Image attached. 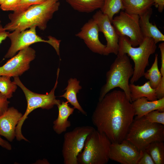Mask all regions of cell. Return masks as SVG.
I'll list each match as a JSON object with an SVG mask.
<instances>
[{
    "label": "cell",
    "mask_w": 164,
    "mask_h": 164,
    "mask_svg": "<svg viewBox=\"0 0 164 164\" xmlns=\"http://www.w3.org/2000/svg\"><path fill=\"white\" fill-rule=\"evenodd\" d=\"M132 103L123 91L114 90L97 103L91 116L97 130L105 134L111 143L125 139L133 120Z\"/></svg>",
    "instance_id": "6da1fadb"
},
{
    "label": "cell",
    "mask_w": 164,
    "mask_h": 164,
    "mask_svg": "<svg viewBox=\"0 0 164 164\" xmlns=\"http://www.w3.org/2000/svg\"><path fill=\"white\" fill-rule=\"evenodd\" d=\"M60 5L59 0H48L32 5L21 11L13 12L9 14L10 21L4 28L8 31H21L33 26L44 30Z\"/></svg>",
    "instance_id": "7a4b0ae2"
},
{
    "label": "cell",
    "mask_w": 164,
    "mask_h": 164,
    "mask_svg": "<svg viewBox=\"0 0 164 164\" xmlns=\"http://www.w3.org/2000/svg\"><path fill=\"white\" fill-rule=\"evenodd\" d=\"M119 49L117 54H126L130 57L134 63L133 74L130 80L134 84L144 76L146 67L149 65V58L154 53L156 44L150 37H144L138 47L132 46L126 36H119Z\"/></svg>",
    "instance_id": "3957f363"
},
{
    "label": "cell",
    "mask_w": 164,
    "mask_h": 164,
    "mask_svg": "<svg viewBox=\"0 0 164 164\" xmlns=\"http://www.w3.org/2000/svg\"><path fill=\"white\" fill-rule=\"evenodd\" d=\"M117 56L106 73V83L101 88L98 100H101L111 90L119 87L123 91L128 100L132 103L129 81L133 74L134 68L127 54Z\"/></svg>",
    "instance_id": "277c9868"
},
{
    "label": "cell",
    "mask_w": 164,
    "mask_h": 164,
    "mask_svg": "<svg viewBox=\"0 0 164 164\" xmlns=\"http://www.w3.org/2000/svg\"><path fill=\"white\" fill-rule=\"evenodd\" d=\"M164 125L152 123L144 116L135 118L125 139L139 150L144 149L150 143L164 141Z\"/></svg>",
    "instance_id": "5b68a950"
},
{
    "label": "cell",
    "mask_w": 164,
    "mask_h": 164,
    "mask_svg": "<svg viewBox=\"0 0 164 164\" xmlns=\"http://www.w3.org/2000/svg\"><path fill=\"white\" fill-rule=\"evenodd\" d=\"M60 71L59 68L57 70L56 79L53 87L49 93L45 94H37L31 91L24 85L19 77H14V82L23 91L27 102L26 110L16 127L15 134L17 139L21 140L24 138L22 133V127L25 121L31 112L39 108L49 110L55 105H57L61 103L60 100L56 99L55 95V91L58 84Z\"/></svg>",
    "instance_id": "8992f818"
},
{
    "label": "cell",
    "mask_w": 164,
    "mask_h": 164,
    "mask_svg": "<svg viewBox=\"0 0 164 164\" xmlns=\"http://www.w3.org/2000/svg\"><path fill=\"white\" fill-rule=\"evenodd\" d=\"M111 144L105 134L95 129L87 136L84 149L77 156L78 164L107 163Z\"/></svg>",
    "instance_id": "52a82bcc"
},
{
    "label": "cell",
    "mask_w": 164,
    "mask_h": 164,
    "mask_svg": "<svg viewBox=\"0 0 164 164\" xmlns=\"http://www.w3.org/2000/svg\"><path fill=\"white\" fill-rule=\"evenodd\" d=\"M36 27H31L28 29L20 31L15 30L9 33L8 37L11 41L10 46L5 55V58H11L20 50L29 47L30 45L38 42L48 43L55 50L60 56V45L61 40L51 36L48 37V40H45L37 34Z\"/></svg>",
    "instance_id": "ba28073f"
},
{
    "label": "cell",
    "mask_w": 164,
    "mask_h": 164,
    "mask_svg": "<svg viewBox=\"0 0 164 164\" xmlns=\"http://www.w3.org/2000/svg\"><path fill=\"white\" fill-rule=\"evenodd\" d=\"M95 129L89 126L77 127L65 133L62 154L64 164H78L77 156L83 149L88 135Z\"/></svg>",
    "instance_id": "9c48e42d"
},
{
    "label": "cell",
    "mask_w": 164,
    "mask_h": 164,
    "mask_svg": "<svg viewBox=\"0 0 164 164\" xmlns=\"http://www.w3.org/2000/svg\"><path fill=\"white\" fill-rule=\"evenodd\" d=\"M139 16L121 11L113 18L111 23L119 36H126L132 46L136 47L142 42L144 37L139 24Z\"/></svg>",
    "instance_id": "30bf717a"
},
{
    "label": "cell",
    "mask_w": 164,
    "mask_h": 164,
    "mask_svg": "<svg viewBox=\"0 0 164 164\" xmlns=\"http://www.w3.org/2000/svg\"><path fill=\"white\" fill-rule=\"evenodd\" d=\"M36 51L29 46L23 49L0 67V76L19 77L28 70L30 63L36 57Z\"/></svg>",
    "instance_id": "8fae6325"
},
{
    "label": "cell",
    "mask_w": 164,
    "mask_h": 164,
    "mask_svg": "<svg viewBox=\"0 0 164 164\" xmlns=\"http://www.w3.org/2000/svg\"><path fill=\"white\" fill-rule=\"evenodd\" d=\"M92 19L96 22L99 32L103 33L106 40L105 55L110 53L117 55L119 49V36L108 16L99 10L94 14Z\"/></svg>",
    "instance_id": "7c38bea8"
},
{
    "label": "cell",
    "mask_w": 164,
    "mask_h": 164,
    "mask_svg": "<svg viewBox=\"0 0 164 164\" xmlns=\"http://www.w3.org/2000/svg\"><path fill=\"white\" fill-rule=\"evenodd\" d=\"M141 152L134 145L125 139L120 143H111L109 159L121 164H137Z\"/></svg>",
    "instance_id": "4fadbf2b"
},
{
    "label": "cell",
    "mask_w": 164,
    "mask_h": 164,
    "mask_svg": "<svg viewBox=\"0 0 164 164\" xmlns=\"http://www.w3.org/2000/svg\"><path fill=\"white\" fill-rule=\"evenodd\" d=\"M99 29L96 22L92 18L85 24L76 36L82 39L92 52L105 55L106 45L99 38Z\"/></svg>",
    "instance_id": "5bb4252c"
},
{
    "label": "cell",
    "mask_w": 164,
    "mask_h": 164,
    "mask_svg": "<svg viewBox=\"0 0 164 164\" xmlns=\"http://www.w3.org/2000/svg\"><path fill=\"white\" fill-rule=\"evenodd\" d=\"M22 115L13 107L8 108L0 116V135L12 142L15 137L16 126Z\"/></svg>",
    "instance_id": "9a60e30c"
},
{
    "label": "cell",
    "mask_w": 164,
    "mask_h": 164,
    "mask_svg": "<svg viewBox=\"0 0 164 164\" xmlns=\"http://www.w3.org/2000/svg\"><path fill=\"white\" fill-rule=\"evenodd\" d=\"M135 116L137 118L144 116L152 111L158 110L164 111V97L155 100L150 101L145 97H142L132 103Z\"/></svg>",
    "instance_id": "2e32d148"
},
{
    "label": "cell",
    "mask_w": 164,
    "mask_h": 164,
    "mask_svg": "<svg viewBox=\"0 0 164 164\" xmlns=\"http://www.w3.org/2000/svg\"><path fill=\"white\" fill-rule=\"evenodd\" d=\"M152 13V10L150 8L145 12L139 15V24L144 37L153 38L156 44L164 41V35L159 30L155 24L150 22L149 19Z\"/></svg>",
    "instance_id": "e0dca14e"
},
{
    "label": "cell",
    "mask_w": 164,
    "mask_h": 164,
    "mask_svg": "<svg viewBox=\"0 0 164 164\" xmlns=\"http://www.w3.org/2000/svg\"><path fill=\"white\" fill-rule=\"evenodd\" d=\"M68 103L67 101H63L57 105L58 109V114L57 118L53 122V128L58 135L66 132L67 128L71 126L70 122L68 120V118L73 114L75 108L69 106Z\"/></svg>",
    "instance_id": "ac0fdd59"
},
{
    "label": "cell",
    "mask_w": 164,
    "mask_h": 164,
    "mask_svg": "<svg viewBox=\"0 0 164 164\" xmlns=\"http://www.w3.org/2000/svg\"><path fill=\"white\" fill-rule=\"evenodd\" d=\"M80 83V81L76 78H70L67 82V85L64 90L66 91L60 97L65 98L75 109H77L82 114L86 116L87 112L80 106L77 98V93L82 88Z\"/></svg>",
    "instance_id": "d6986e66"
},
{
    "label": "cell",
    "mask_w": 164,
    "mask_h": 164,
    "mask_svg": "<svg viewBox=\"0 0 164 164\" xmlns=\"http://www.w3.org/2000/svg\"><path fill=\"white\" fill-rule=\"evenodd\" d=\"M129 88L132 102L142 97H145L150 101L157 99L155 89L151 86L149 81L141 86L130 83L129 84Z\"/></svg>",
    "instance_id": "ffe728a7"
},
{
    "label": "cell",
    "mask_w": 164,
    "mask_h": 164,
    "mask_svg": "<svg viewBox=\"0 0 164 164\" xmlns=\"http://www.w3.org/2000/svg\"><path fill=\"white\" fill-rule=\"evenodd\" d=\"M123 10L127 13L139 16L154 5L153 0H122Z\"/></svg>",
    "instance_id": "44dd1931"
},
{
    "label": "cell",
    "mask_w": 164,
    "mask_h": 164,
    "mask_svg": "<svg viewBox=\"0 0 164 164\" xmlns=\"http://www.w3.org/2000/svg\"><path fill=\"white\" fill-rule=\"evenodd\" d=\"M74 10L89 13L102 7L104 0H65Z\"/></svg>",
    "instance_id": "7402d4cb"
},
{
    "label": "cell",
    "mask_w": 164,
    "mask_h": 164,
    "mask_svg": "<svg viewBox=\"0 0 164 164\" xmlns=\"http://www.w3.org/2000/svg\"><path fill=\"white\" fill-rule=\"evenodd\" d=\"M150 155L155 164H164V142L155 141L149 144L144 149Z\"/></svg>",
    "instance_id": "603a6c76"
},
{
    "label": "cell",
    "mask_w": 164,
    "mask_h": 164,
    "mask_svg": "<svg viewBox=\"0 0 164 164\" xmlns=\"http://www.w3.org/2000/svg\"><path fill=\"white\" fill-rule=\"evenodd\" d=\"M149 81L151 86L155 89L159 85L162 76L158 65V55H155V59L151 67L145 72L144 76Z\"/></svg>",
    "instance_id": "cb8c5ba5"
},
{
    "label": "cell",
    "mask_w": 164,
    "mask_h": 164,
    "mask_svg": "<svg viewBox=\"0 0 164 164\" xmlns=\"http://www.w3.org/2000/svg\"><path fill=\"white\" fill-rule=\"evenodd\" d=\"M121 10H123L122 0H104L100 10L108 16L111 22L114 15Z\"/></svg>",
    "instance_id": "d4e9b609"
},
{
    "label": "cell",
    "mask_w": 164,
    "mask_h": 164,
    "mask_svg": "<svg viewBox=\"0 0 164 164\" xmlns=\"http://www.w3.org/2000/svg\"><path fill=\"white\" fill-rule=\"evenodd\" d=\"M11 77L0 76V92L8 99L12 96L13 92L16 91L17 85L10 80Z\"/></svg>",
    "instance_id": "484cf974"
},
{
    "label": "cell",
    "mask_w": 164,
    "mask_h": 164,
    "mask_svg": "<svg viewBox=\"0 0 164 164\" xmlns=\"http://www.w3.org/2000/svg\"><path fill=\"white\" fill-rule=\"evenodd\" d=\"M149 121L164 125V111L158 110L152 111L144 116Z\"/></svg>",
    "instance_id": "4316f807"
},
{
    "label": "cell",
    "mask_w": 164,
    "mask_h": 164,
    "mask_svg": "<svg viewBox=\"0 0 164 164\" xmlns=\"http://www.w3.org/2000/svg\"><path fill=\"white\" fill-rule=\"evenodd\" d=\"M21 0H5L0 5V8L4 11H15L19 6Z\"/></svg>",
    "instance_id": "83f0119b"
},
{
    "label": "cell",
    "mask_w": 164,
    "mask_h": 164,
    "mask_svg": "<svg viewBox=\"0 0 164 164\" xmlns=\"http://www.w3.org/2000/svg\"><path fill=\"white\" fill-rule=\"evenodd\" d=\"M47 0H21L19 6L17 9L14 12L21 11L32 5L42 3Z\"/></svg>",
    "instance_id": "f1b7e54d"
},
{
    "label": "cell",
    "mask_w": 164,
    "mask_h": 164,
    "mask_svg": "<svg viewBox=\"0 0 164 164\" xmlns=\"http://www.w3.org/2000/svg\"><path fill=\"white\" fill-rule=\"evenodd\" d=\"M141 155L137 164H155L150 155L144 149L140 150Z\"/></svg>",
    "instance_id": "f546056e"
},
{
    "label": "cell",
    "mask_w": 164,
    "mask_h": 164,
    "mask_svg": "<svg viewBox=\"0 0 164 164\" xmlns=\"http://www.w3.org/2000/svg\"><path fill=\"white\" fill-rule=\"evenodd\" d=\"M7 99L8 98L0 92V116L8 108L10 102Z\"/></svg>",
    "instance_id": "4dcf8cb0"
},
{
    "label": "cell",
    "mask_w": 164,
    "mask_h": 164,
    "mask_svg": "<svg viewBox=\"0 0 164 164\" xmlns=\"http://www.w3.org/2000/svg\"><path fill=\"white\" fill-rule=\"evenodd\" d=\"M155 90L157 99L164 97V77L162 76L160 81Z\"/></svg>",
    "instance_id": "1f68e13d"
},
{
    "label": "cell",
    "mask_w": 164,
    "mask_h": 164,
    "mask_svg": "<svg viewBox=\"0 0 164 164\" xmlns=\"http://www.w3.org/2000/svg\"><path fill=\"white\" fill-rule=\"evenodd\" d=\"M159 48L160 49L161 56V67L160 72L162 77H164V43L159 44Z\"/></svg>",
    "instance_id": "d6a6232c"
},
{
    "label": "cell",
    "mask_w": 164,
    "mask_h": 164,
    "mask_svg": "<svg viewBox=\"0 0 164 164\" xmlns=\"http://www.w3.org/2000/svg\"><path fill=\"white\" fill-rule=\"evenodd\" d=\"M9 33V32L6 30L3 27L0 20V44L8 37Z\"/></svg>",
    "instance_id": "836d02e7"
},
{
    "label": "cell",
    "mask_w": 164,
    "mask_h": 164,
    "mask_svg": "<svg viewBox=\"0 0 164 164\" xmlns=\"http://www.w3.org/2000/svg\"><path fill=\"white\" fill-rule=\"evenodd\" d=\"M154 5L159 12H162L164 9V0H153Z\"/></svg>",
    "instance_id": "e575fe53"
},
{
    "label": "cell",
    "mask_w": 164,
    "mask_h": 164,
    "mask_svg": "<svg viewBox=\"0 0 164 164\" xmlns=\"http://www.w3.org/2000/svg\"><path fill=\"white\" fill-rule=\"evenodd\" d=\"M0 146L8 150L12 149L11 145L6 141L2 138L0 135Z\"/></svg>",
    "instance_id": "d590c367"
},
{
    "label": "cell",
    "mask_w": 164,
    "mask_h": 164,
    "mask_svg": "<svg viewBox=\"0 0 164 164\" xmlns=\"http://www.w3.org/2000/svg\"><path fill=\"white\" fill-rule=\"evenodd\" d=\"M5 0H0V5L2 4Z\"/></svg>",
    "instance_id": "8d00e7d4"
}]
</instances>
